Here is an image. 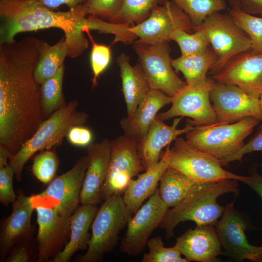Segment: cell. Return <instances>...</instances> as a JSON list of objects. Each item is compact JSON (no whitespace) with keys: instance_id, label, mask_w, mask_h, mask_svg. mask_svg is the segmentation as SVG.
I'll return each mask as SVG.
<instances>
[{"instance_id":"cell-31","label":"cell","mask_w":262,"mask_h":262,"mask_svg":"<svg viewBox=\"0 0 262 262\" xmlns=\"http://www.w3.org/2000/svg\"><path fill=\"white\" fill-rule=\"evenodd\" d=\"M170 0H122L120 8L110 23L129 26L142 23L149 16L156 6Z\"/></svg>"},{"instance_id":"cell-4","label":"cell","mask_w":262,"mask_h":262,"mask_svg":"<svg viewBox=\"0 0 262 262\" xmlns=\"http://www.w3.org/2000/svg\"><path fill=\"white\" fill-rule=\"evenodd\" d=\"M78 101L72 100L45 119L33 134L15 155H9V164L13 167L16 180L22 181L24 165L37 151L60 146L69 130L75 126H82L89 115L78 111Z\"/></svg>"},{"instance_id":"cell-32","label":"cell","mask_w":262,"mask_h":262,"mask_svg":"<svg viewBox=\"0 0 262 262\" xmlns=\"http://www.w3.org/2000/svg\"><path fill=\"white\" fill-rule=\"evenodd\" d=\"M189 16L194 27L200 25L211 14L227 9L225 0H171Z\"/></svg>"},{"instance_id":"cell-38","label":"cell","mask_w":262,"mask_h":262,"mask_svg":"<svg viewBox=\"0 0 262 262\" xmlns=\"http://www.w3.org/2000/svg\"><path fill=\"white\" fill-rule=\"evenodd\" d=\"M122 0H86L84 5L87 15L110 22L117 15Z\"/></svg>"},{"instance_id":"cell-8","label":"cell","mask_w":262,"mask_h":262,"mask_svg":"<svg viewBox=\"0 0 262 262\" xmlns=\"http://www.w3.org/2000/svg\"><path fill=\"white\" fill-rule=\"evenodd\" d=\"M177 30L190 33L194 32V27L187 15L170 0L154 7L142 23L131 27L122 25L121 41L131 44L139 37L137 41L145 43L169 42L170 34Z\"/></svg>"},{"instance_id":"cell-6","label":"cell","mask_w":262,"mask_h":262,"mask_svg":"<svg viewBox=\"0 0 262 262\" xmlns=\"http://www.w3.org/2000/svg\"><path fill=\"white\" fill-rule=\"evenodd\" d=\"M131 216L122 196H114L104 200L93 221L87 251L79 257L77 261H101L106 253L115 247L120 232L127 225Z\"/></svg>"},{"instance_id":"cell-23","label":"cell","mask_w":262,"mask_h":262,"mask_svg":"<svg viewBox=\"0 0 262 262\" xmlns=\"http://www.w3.org/2000/svg\"><path fill=\"white\" fill-rule=\"evenodd\" d=\"M172 99L160 91L151 89L133 114L121 120L120 125L123 134L139 140L147 132L158 112L171 103Z\"/></svg>"},{"instance_id":"cell-42","label":"cell","mask_w":262,"mask_h":262,"mask_svg":"<svg viewBox=\"0 0 262 262\" xmlns=\"http://www.w3.org/2000/svg\"><path fill=\"white\" fill-rule=\"evenodd\" d=\"M24 241H21L12 249L5 259L6 262H28L30 261V256Z\"/></svg>"},{"instance_id":"cell-49","label":"cell","mask_w":262,"mask_h":262,"mask_svg":"<svg viewBox=\"0 0 262 262\" xmlns=\"http://www.w3.org/2000/svg\"><path fill=\"white\" fill-rule=\"evenodd\" d=\"M261 167H262V164L261 165Z\"/></svg>"},{"instance_id":"cell-35","label":"cell","mask_w":262,"mask_h":262,"mask_svg":"<svg viewBox=\"0 0 262 262\" xmlns=\"http://www.w3.org/2000/svg\"><path fill=\"white\" fill-rule=\"evenodd\" d=\"M147 246L148 251L143 254L142 262H187L185 258L174 246L166 247L161 237L156 236L149 239Z\"/></svg>"},{"instance_id":"cell-1","label":"cell","mask_w":262,"mask_h":262,"mask_svg":"<svg viewBox=\"0 0 262 262\" xmlns=\"http://www.w3.org/2000/svg\"><path fill=\"white\" fill-rule=\"evenodd\" d=\"M39 44L32 38L0 44V145L15 155L45 119L34 69Z\"/></svg>"},{"instance_id":"cell-9","label":"cell","mask_w":262,"mask_h":262,"mask_svg":"<svg viewBox=\"0 0 262 262\" xmlns=\"http://www.w3.org/2000/svg\"><path fill=\"white\" fill-rule=\"evenodd\" d=\"M168 166L177 170L196 183L218 181L227 179L241 181L243 177L225 170L220 161L196 148L186 140L178 137L173 146L168 145Z\"/></svg>"},{"instance_id":"cell-22","label":"cell","mask_w":262,"mask_h":262,"mask_svg":"<svg viewBox=\"0 0 262 262\" xmlns=\"http://www.w3.org/2000/svg\"><path fill=\"white\" fill-rule=\"evenodd\" d=\"M175 246L188 262H211L225 255L213 225L196 226L177 238Z\"/></svg>"},{"instance_id":"cell-24","label":"cell","mask_w":262,"mask_h":262,"mask_svg":"<svg viewBox=\"0 0 262 262\" xmlns=\"http://www.w3.org/2000/svg\"><path fill=\"white\" fill-rule=\"evenodd\" d=\"M168 166V153L165 149L158 163L130 180L122 196L132 216L158 189L161 177Z\"/></svg>"},{"instance_id":"cell-28","label":"cell","mask_w":262,"mask_h":262,"mask_svg":"<svg viewBox=\"0 0 262 262\" xmlns=\"http://www.w3.org/2000/svg\"><path fill=\"white\" fill-rule=\"evenodd\" d=\"M196 184L184 174L168 166L161 177L158 193L164 203L168 208H173L184 199Z\"/></svg>"},{"instance_id":"cell-16","label":"cell","mask_w":262,"mask_h":262,"mask_svg":"<svg viewBox=\"0 0 262 262\" xmlns=\"http://www.w3.org/2000/svg\"><path fill=\"white\" fill-rule=\"evenodd\" d=\"M168 208L161 199L157 189L130 219L121 240V252L130 256L141 253L150 235L159 227Z\"/></svg>"},{"instance_id":"cell-27","label":"cell","mask_w":262,"mask_h":262,"mask_svg":"<svg viewBox=\"0 0 262 262\" xmlns=\"http://www.w3.org/2000/svg\"><path fill=\"white\" fill-rule=\"evenodd\" d=\"M67 54L68 48L65 35L53 45L39 39V56L34 72L36 82L40 85L55 75L64 65Z\"/></svg>"},{"instance_id":"cell-25","label":"cell","mask_w":262,"mask_h":262,"mask_svg":"<svg viewBox=\"0 0 262 262\" xmlns=\"http://www.w3.org/2000/svg\"><path fill=\"white\" fill-rule=\"evenodd\" d=\"M98 210L94 204H83L76 209L71 216L69 241L51 262H68L76 252L87 249L91 235L89 229Z\"/></svg>"},{"instance_id":"cell-45","label":"cell","mask_w":262,"mask_h":262,"mask_svg":"<svg viewBox=\"0 0 262 262\" xmlns=\"http://www.w3.org/2000/svg\"><path fill=\"white\" fill-rule=\"evenodd\" d=\"M256 192L262 199V176L257 173L244 176L241 181Z\"/></svg>"},{"instance_id":"cell-37","label":"cell","mask_w":262,"mask_h":262,"mask_svg":"<svg viewBox=\"0 0 262 262\" xmlns=\"http://www.w3.org/2000/svg\"><path fill=\"white\" fill-rule=\"evenodd\" d=\"M85 32L88 33L92 43L90 64L93 76L92 79V86L94 88L97 85L99 76L108 67L111 62V50L110 47L95 42L90 34L89 30H86Z\"/></svg>"},{"instance_id":"cell-15","label":"cell","mask_w":262,"mask_h":262,"mask_svg":"<svg viewBox=\"0 0 262 262\" xmlns=\"http://www.w3.org/2000/svg\"><path fill=\"white\" fill-rule=\"evenodd\" d=\"M210 98L217 123H233L248 116L262 119L260 98L236 85L214 80Z\"/></svg>"},{"instance_id":"cell-29","label":"cell","mask_w":262,"mask_h":262,"mask_svg":"<svg viewBox=\"0 0 262 262\" xmlns=\"http://www.w3.org/2000/svg\"><path fill=\"white\" fill-rule=\"evenodd\" d=\"M216 60V55L210 46L201 53L172 59V66L176 71L182 73L186 83H189L207 77Z\"/></svg>"},{"instance_id":"cell-41","label":"cell","mask_w":262,"mask_h":262,"mask_svg":"<svg viewBox=\"0 0 262 262\" xmlns=\"http://www.w3.org/2000/svg\"><path fill=\"white\" fill-rule=\"evenodd\" d=\"M66 137L71 144L79 147L89 146L93 139L91 131L82 126L72 127L69 130Z\"/></svg>"},{"instance_id":"cell-5","label":"cell","mask_w":262,"mask_h":262,"mask_svg":"<svg viewBox=\"0 0 262 262\" xmlns=\"http://www.w3.org/2000/svg\"><path fill=\"white\" fill-rule=\"evenodd\" d=\"M261 120L246 117L233 123L196 126L185 134L187 142L219 160L221 164L237 152Z\"/></svg>"},{"instance_id":"cell-44","label":"cell","mask_w":262,"mask_h":262,"mask_svg":"<svg viewBox=\"0 0 262 262\" xmlns=\"http://www.w3.org/2000/svg\"><path fill=\"white\" fill-rule=\"evenodd\" d=\"M241 9L251 15L262 16V0H240Z\"/></svg>"},{"instance_id":"cell-3","label":"cell","mask_w":262,"mask_h":262,"mask_svg":"<svg viewBox=\"0 0 262 262\" xmlns=\"http://www.w3.org/2000/svg\"><path fill=\"white\" fill-rule=\"evenodd\" d=\"M237 181L227 179L196 184L179 204L167 211L159 227L165 230L169 239L174 236L175 228L183 222L193 221L196 226H215L225 208L217 199L227 193H237Z\"/></svg>"},{"instance_id":"cell-13","label":"cell","mask_w":262,"mask_h":262,"mask_svg":"<svg viewBox=\"0 0 262 262\" xmlns=\"http://www.w3.org/2000/svg\"><path fill=\"white\" fill-rule=\"evenodd\" d=\"M87 165L86 155L81 157L71 169L55 177L44 191L31 196L33 203L53 207L61 214L71 216L80 203Z\"/></svg>"},{"instance_id":"cell-10","label":"cell","mask_w":262,"mask_h":262,"mask_svg":"<svg viewBox=\"0 0 262 262\" xmlns=\"http://www.w3.org/2000/svg\"><path fill=\"white\" fill-rule=\"evenodd\" d=\"M168 42L150 44L136 40L133 43V48L151 89L172 97L187 83L173 69Z\"/></svg>"},{"instance_id":"cell-12","label":"cell","mask_w":262,"mask_h":262,"mask_svg":"<svg viewBox=\"0 0 262 262\" xmlns=\"http://www.w3.org/2000/svg\"><path fill=\"white\" fill-rule=\"evenodd\" d=\"M214 80L208 78L196 80L186 85L172 97L171 107L157 115L161 120L187 116L194 126L217 123L215 111L210 102V93Z\"/></svg>"},{"instance_id":"cell-48","label":"cell","mask_w":262,"mask_h":262,"mask_svg":"<svg viewBox=\"0 0 262 262\" xmlns=\"http://www.w3.org/2000/svg\"><path fill=\"white\" fill-rule=\"evenodd\" d=\"M259 98H260L261 108L262 112V94L260 96Z\"/></svg>"},{"instance_id":"cell-17","label":"cell","mask_w":262,"mask_h":262,"mask_svg":"<svg viewBox=\"0 0 262 262\" xmlns=\"http://www.w3.org/2000/svg\"><path fill=\"white\" fill-rule=\"evenodd\" d=\"M246 223L234 206V201L224 208L216 229L224 254L238 262H262V246L250 244L245 233Z\"/></svg>"},{"instance_id":"cell-18","label":"cell","mask_w":262,"mask_h":262,"mask_svg":"<svg viewBox=\"0 0 262 262\" xmlns=\"http://www.w3.org/2000/svg\"><path fill=\"white\" fill-rule=\"evenodd\" d=\"M35 207L31 197L17 192V198L12 203V211L1 220L0 227V261L3 262L16 244L21 241H30L33 229L31 218Z\"/></svg>"},{"instance_id":"cell-11","label":"cell","mask_w":262,"mask_h":262,"mask_svg":"<svg viewBox=\"0 0 262 262\" xmlns=\"http://www.w3.org/2000/svg\"><path fill=\"white\" fill-rule=\"evenodd\" d=\"M138 140L123 134L110 141L111 158L101 190L102 201L112 196H122L130 180L145 171L138 152Z\"/></svg>"},{"instance_id":"cell-19","label":"cell","mask_w":262,"mask_h":262,"mask_svg":"<svg viewBox=\"0 0 262 262\" xmlns=\"http://www.w3.org/2000/svg\"><path fill=\"white\" fill-rule=\"evenodd\" d=\"M213 79L236 85L260 98L262 94V53L249 50L237 55L213 75Z\"/></svg>"},{"instance_id":"cell-2","label":"cell","mask_w":262,"mask_h":262,"mask_svg":"<svg viewBox=\"0 0 262 262\" xmlns=\"http://www.w3.org/2000/svg\"><path fill=\"white\" fill-rule=\"evenodd\" d=\"M87 15L84 4L56 12L37 0H0V44L14 41L20 33L56 28L64 33L67 57H77L88 47L83 34Z\"/></svg>"},{"instance_id":"cell-21","label":"cell","mask_w":262,"mask_h":262,"mask_svg":"<svg viewBox=\"0 0 262 262\" xmlns=\"http://www.w3.org/2000/svg\"><path fill=\"white\" fill-rule=\"evenodd\" d=\"M182 118L181 116L175 119L170 126L157 115L147 132L138 140V152L145 170L158 163L164 147L170 145L179 135L186 134L194 128L195 126L187 121L183 128L177 129Z\"/></svg>"},{"instance_id":"cell-20","label":"cell","mask_w":262,"mask_h":262,"mask_svg":"<svg viewBox=\"0 0 262 262\" xmlns=\"http://www.w3.org/2000/svg\"><path fill=\"white\" fill-rule=\"evenodd\" d=\"M110 141L88 146L87 165L80 194V203L97 205L101 202V190L106 180L111 158Z\"/></svg>"},{"instance_id":"cell-33","label":"cell","mask_w":262,"mask_h":262,"mask_svg":"<svg viewBox=\"0 0 262 262\" xmlns=\"http://www.w3.org/2000/svg\"><path fill=\"white\" fill-rule=\"evenodd\" d=\"M229 13L250 38L251 51L256 54L262 53V17L248 14L241 9H230Z\"/></svg>"},{"instance_id":"cell-39","label":"cell","mask_w":262,"mask_h":262,"mask_svg":"<svg viewBox=\"0 0 262 262\" xmlns=\"http://www.w3.org/2000/svg\"><path fill=\"white\" fill-rule=\"evenodd\" d=\"M14 176L15 171L10 164L0 168V202L6 206L17 198L13 186Z\"/></svg>"},{"instance_id":"cell-36","label":"cell","mask_w":262,"mask_h":262,"mask_svg":"<svg viewBox=\"0 0 262 262\" xmlns=\"http://www.w3.org/2000/svg\"><path fill=\"white\" fill-rule=\"evenodd\" d=\"M59 164V159L55 152L43 151L34 157L32 172L40 182L49 184L55 178Z\"/></svg>"},{"instance_id":"cell-46","label":"cell","mask_w":262,"mask_h":262,"mask_svg":"<svg viewBox=\"0 0 262 262\" xmlns=\"http://www.w3.org/2000/svg\"><path fill=\"white\" fill-rule=\"evenodd\" d=\"M10 153L8 149L3 146L0 145V168L3 167L7 164V159H9Z\"/></svg>"},{"instance_id":"cell-40","label":"cell","mask_w":262,"mask_h":262,"mask_svg":"<svg viewBox=\"0 0 262 262\" xmlns=\"http://www.w3.org/2000/svg\"><path fill=\"white\" fill-rule=\"evenodd\" d=\"M257 132L252 138L235 154L222 163L223 166H228L229 164L235 161H241L243 156L253 151H262V119Z\"/></svg>"},{"instance_id":"cell-7","label":"cell","mask_w":262,"mask_h":262,"mask_svg":"<svg viewBox=\"0 0 262 262\" xmlns=\"http://www.w3.org/2000/svg\"><path fill=\"white\" fill-rule=\"evenodd\" d=\"M196 30L206 35L217 56L208 74H216L234 57L251 50L250 38L229 13L211 14L200 25L194 28V32Z\"/></svg>"},{"instance_id":"cell-30","label":"cell","mask_w":262,"mask_h":262,"mask_svg":"<svg viewBox=\"0 0 262 262\" xmlns=\"http://www.w3.org/2000/svg\"><path fill=\"white\" fill-rule=\"evenodd\" d=\"M65 66L40 84L41 104L45 119L66 103L63 93Z\"/></svg>"},{"instance_id":"cell-34","label":"cell","mask_w":262,"mask_h":262,"mask_svg":"<svg viewBox=\"0 0 262 262\" xmlns=\"http://www.w3.org/2000/svg\"><path fill=\"white\" fill-rule=\"evenodd\" d=\"M169 40H173L178 44L181 56H183L201 53L210 46L207 36L199 30H196L190 34L183 30H177L171 33Z\"/></svg>"},{"instance_id":"cell-47","label":"cell","mask_w":262,"mask_h":262,"mask_svg":"<svg viewBox=\"0 0 262 262\" xmlns=\"http://www.w3.org/2000/svg\"><path fill=\"white\" fill-rule=\"evenodd\" d=\"M231 9H241L240 0H228Z\"/></svg>"},{"instance_id":"cell-14","label":"cell","mask_w":262,"mask_h":262,"mask_svg":"<svg viewBox=\"0 0 262 262\" xmlns=\"http://www.w3.org/2000/svg\"><path fill=\"white\" fill-rule=\"evenodd\" d=\"M33 204L36 212L38 226L36 261H52L69 241L71 216H64L55 208L46 204Z\"/></svg>"},{"instance_id":"cell-43","label":"cell","mask_w":262,"mask_h":262,"mask_svg":"<svg viewBox=\"0 0 262 262\" xmlns=\"http://www.w3.org/2000/svg\"><path fill=\"white\" fill-rule=\"evenodd\" d=\"M41 4L52 10H55L61 5H66L69 10L76 8L77 6L83 4L86 0H37Z\"/></svg>"},{"instance_id":"cell-26","label":"cell","mask_w":262,"mask_h":262,"mask_svg":"<svg viewBox=\"0 0 262 262\" xmlns=\"http://www.w3.org/2000/svg\"><path fill=\"white\" fill-rule=\"evenodd\" d=\"M117 63L120 69L127 116H129L151 89L139 63L131 66L130 57L123 52L117 57Z\"/></svg>"}]
</instances>
